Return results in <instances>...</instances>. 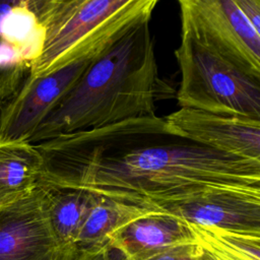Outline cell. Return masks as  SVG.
I'll return each instance as SVG.
<instances>
[{
  "instance_id": "cell-1",
  "label": "cell",
  "mask_w": 260,
  "mask_h": 260,
  "mask_svg": "<svg viewBox=\"0 0 260 260\" xmlns=\"http://www.w3.org/2000/svg\"><path fill=\"white\" fill-rule=\"evenodd\" d=\"M35 145L42 183L142 207L214 187L260 188L259 160L200 144L165 117L132 118Z\"/></svg>"
},
{
  "instance_id": "cell-2",
  "label": "cell",
  "mask_w": 260,
  "mask_h": 260,
  "mask_svg": "<svg viewBox=\"0 0 260 260\" xmlns=\"http://www.w3.org/2000/svg\"><path fill=\"white\" fill-rule=\"evenodd\" d=\"M150 17L128 28L90 65L37 127L27 142L153 117L156 103L176 96L158 73Z\"/></svg>"
},
{
  "instance_id": "cell-3",
  "label": "cell",
  "mask_w": 260,
  "mask_h": 260,
  "mask_svg": "<svg viewBox=\"0 0 260 260\" xmlns=\"http://www.w3.org/2000/svg\"><path fill=\"white\" fill-rule=\"evenodd\" d=\"M152 0H129L98 28L69 50L43 76L27 77L17 91L0 103V141H26L37 127L80 80L90 65L128 28L151 16Z\"/></svg>"
},
{
  "instance_id": "cell-4",
  "label": "cell",
  "mask_w": 260,
  "mask_h": 260,
  "mask_svg": "<svg viewBox=\"0 0 260 260\" xmlns=\"http://www.w3.org/2000/svg\"><path fill=\"white\" fill-rule=\"evenodd\" d=\"M181 72L180 108L260 121V78H256L181 29L175 51Z\"/></svg>"
},
{
  "instance_id": "cell-5",
  "label": "cell",
  "mask_w": 260,
  "mask_h": 260,
  "mask_svg": "<svg viewBox=\"0 0 260 260\" xmlns=\"http://www.w3.org/2000/svg\"><path fill=\"white\" fill-rule=\"evenodd\" d=\"M181 29L246 73L260 78V34L234 0H180Z\"/></svg>"
},
{
  "instance_id": "cell-6",
  "label": "cell",
  "mask_w": 260,
  "mask_h": 260,
  "mask_svg": "<svg viewBox=\"0 0 260 260\" xmlns=\"http://www.w3.org/2000/svg\"><path fill=\"white\" fill-rule=\"evenodd\" d=\"M129 0H35L44 27L40 57L32 64L29 77L48 74L69 50L86 38Z\"/></svg>"
},
{
  "instance_id": "cell-7",
  "label": "cell",
  "mask_w": 260,
  "mask_h": 260,
  "mask_svg": "<svg viewBox=\"0 0 260 260\" xmlns=\"http://www.w3.org/2000/svg\"><path fill=\"white\" fill-rule=\"evenodd\" d=\"M153 208L193 225L260 236V188L214 187Z\"/></svg>"
},
{
  "instance_id": "cell-8",
  "label": "cell",
  "mask_w": 260,
  "mask_h": 260,
  "mask_svg": "<svg viewBox=\"0 0 260 260\" xmlns=\"http://www.w3.org/2000/svg\"><path fill=\"white\" fill-rule=\"evenodd\" d=\"M57 241L40 182L25 198L0 208V260H71Z\"/></svg>"
},
{
  "instance_id": "cell-9",
  "label": "cell",
  "mask_w": 260,
  "mask_h": 260,
  "mask_svg": "<svg viewBox=\"0 0 260 260\" xmlns=\"http://www.w3.org/2000/svg\"><path fill=\"white\" fill-rule=\"evenodd\" d=\"M43 43L35 0H0V103L28 77Z\"/></svg>"
},
{
  "instance_id": "cell-10",
  "label": "cell",
  "mask_w": 260,
  "mask_h": 260,
  "mask_svg": "<svg viewBox=\"0 0 260 260\" xmlns=\"http://www.w3.org/2000/svg\"><path fill=\"white\" fill-rule=\"evenodd\" d=\"M184 136L209 148L260 161V121L180 108L165 117Z\"/></svg>"
},
{
  "instance_id": "cell-11",
  "label": "cell",
  "mask_w": 260,
  "mask_h": 260,
  "mask_svg": "<svg viewBox=\"0 0 260 260\" xmlns=\"http://www.w3.org/2000/svg\"><path fill=\"white\" fill-rule=\"evenodd\" d=\"M196 241L197 236L191 224L155 210L117 230L109 237L108 244L121 251L128 260H147L170 247Z\"/></svg>"
},
{
  "instance_id": "cell-12",
  "label": "cell",
  "mask_w": 260,
  "mask_h": 260,
  "mask_svg": "<svg viewBox=\"0 0 260 260\" xmlns=\"http://www.w3.org/2000/svg\"><path fill=\"white\" fill-rule=\"evenodd\" d=\"M43 161L35 144L0 141V208L34 192L41 182Z\"/></svg>"
},
{
  "instance_id": "cell-13",
  "label": "cell",
  "mask_w": 260,
  "mask_h": 260,
  "mask_svg": "<svg viewBox=\"0 0 260 260\" xmlns=\"http://www.w3.org/2000/svg\"><path fill=\"white\" fill-rule=\"evenodd\" d=\"M42 184L46 190L48 215L53 233L66 252L74 253L77 236L95 195L84 190Z\"/></svg>"
},
{
  "instance_id": "cell-14",
  "label": "cell",
  "mask_w": 260,
  "mask_h": 260,
  "mask_svg": "<svg viewBox=\"0 0 260 260\" xmlns=\"http://www.w3.org/2000/svg\"><path fill=\"white\" fill-rule=\"evenodd\" d=\"M154 208L120 202L96 196L91 205L75 243V250H86L108 244L109 237L120 228Z\"/></svg>"
},
{
  "instance_id": "cell-15",
  "label": "cell",
  "mask_w": 260,
  "mask_h": 260,
  "mask_svg": "<svg viewBox=\"0 0 260 260\" xmlns=\"http://www.w3.org/2000/svg\"><path fill=\"white\" fill-rule=\"evenodd\" d=\"M71 260H128V258L117 248L107 244L93 249L75 250Z\"/></svg>"
},
{
  "instance_id": "cell-16",
  "label": "cell",
  "mask_w": 260,
  "mask_h": 260,
  "mask_svg": "<svg viewBox=\"0 0 260 260\" xmlns=\"http://www.w3.org/2000/svg\"><path fill=\"white\" fill-rule=\"evenodd\" d=\"M253 28L260 34V0H234Z\"/></svg>"
}]
</instances>
